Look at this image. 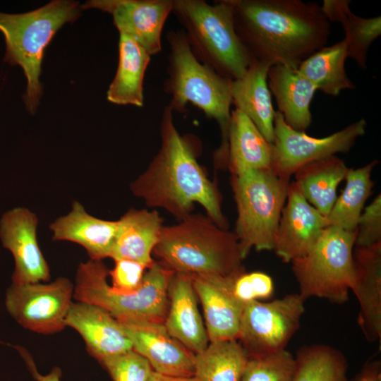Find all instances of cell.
Segmentation results:
<instances>
[{"mask_svg": "<svg viewBox=\"0 0 381 381\" xmlns=\"http://www.w3.org/2000/svg\"><path fill=\"white\" fill-rule=\"evenodd\" d=\"M236 33L252 60L297 68L326 46L330 23L301 0H229Z\"/></svg>", "mask_w": 381, "mask_h": 381, "instance_id": "cell-1", "label": "cell"}, {"mask_svg": "<svg viewBox=\"0 0 381 381\" xmlns=\"http://www.w3.org/2000/svg\"><path fill=\"white\" fill-rule=\"evenodd\" d=\"M160 136L157 154L131 185L134 195L148 206L164 208L179 221L190 214L197 202L214 224L227 229L219 191L199 165L188 141L177 131L173 111L167 105L162 115Z\"/></svg>", "mask_w": 381, "mask_h": 381, "instance_id": "cell-2", "label": "cell"}, {"mask_svg": "<svg viewBox=\"0 0 381 381\" xmlns=\"http://www.w3.org/2000/svg\"><path fill=\"white\" fill-rule=\"evenodd\" d=\"M152 253L174 272L229 277L246 272L235 234L201 214L163 226Z\"/></svg>", "mask_w": 381, "mask_h": 381, "instance_id": "cell-3", "label": "cell"}, {"mask_svg": "<svg viewBox=\"0 0 381 381\" xmlns=\"http://www.w3.org/2000/svg\"><path fill=\"white\" fill-rule=\"evenodd\" d=\"M170 52L164 90L171 96L168 107L183 113L190 103L219 126L222 142L218 158L226 163L228 133L232 98L231 80L201 63L193 53L183 31L171 30L166 35Z\"/></svg>", "mask_w": 381, "mask_h": 381, "instance_id": "cell-4", "label": "cell"}, {"mask_svg": "<svg viewBox=\"0 0 381 381\" xmlns=\"http://www.w3.org/2000/svg\"><path fill=\"white\" fill-rule=\"evenodd\" d=\"M171 13L199 61L231 80L245 73L252 59L236 33L229 0L213 5L203 0H173Z\"/></svg>", "mask_w": 381, "mask_h": 381, "instance_id": "cell-5", "label": "cell"}, {"mask_svg": "<svg viewBox=\"0 0 381 381\" xmlns=\"http://www.w3.org/2000/svg\"><path fill=\"white\" fill-rule=\"evenodd\" d=\"M82 8L71 0H54L42 7L20 14L0 13V31L6 44V60L20 66L27 80L23 99L33 114L42 95L40 80L44 51L64 24L78 19Z\"/></svg>", "mask_w": 381, "mask_h": 381, "instance_id": "cell-6", "label": "cell"}, {"mask_svg": "<svg viewBox=\"0 0 381 381\" xmlns=\"http://www.w3.org/2000/svg\"><path fill=\"white\" fill-rule=\"evenodd\" d=\"M147 270L137 291L119 294L108 284L109 270L102 260L90 259L78 267L73 298L104 308L118 321L164 323L169 308L168 286L174 272L160 262Z\"/></svg>", "mask_w": 381, "mask_h": 381, "instance_id": "cell-7", "label": "cell"}, {"mask_svg": "<svg viewBox=\"0 0 381 381\" xmlns=\"http://www.w3.org/2000/svg\"><path fill=\"white\" fill-rule=\"evenodd\" d=\"M289 179L272 169L231 174L237 209L235 234L243 259L252 248L273 250Z\"/></svg>", "mask_w": 381, "mask_h": 381, "instance_id": "cell-8", "label": "cell"}, {"mask_svg": "<svg viewBox=\"0 0 381 381\" xmlns=\"http://www.w3.org/2000/svg\"><path fill=\"white\" fill-rule=\"evenodd\" d=\"M355 240L356 231L329 226L306 254L291 262L304 300L318 297L339 305L349 301L355 278Z\"/></svg>", "mask_w": 381, "mask_h": 381, "instance_id": "cell-9", "label": "cell"}, {"mask_svg": "<svg viewBox=\"0 0 381 381\" xmlns=\"http://www.w3.org/2000/svg\"><path fill=\"white\" fill-rule=\"evenodd\" d=\"M305 301L298 294H291L269 302L253 301L246 304L238 341L248 358L285 350L300 328Z\"/></svg>", "mask_w": 381, "mask_h": 381, "instance_id": "cell-10", "label": "cell"}, {"mask_svg": "<svg viewBox=\"0 0 381 381\" xmlns=\"http://www.w3.org/2000/svg\"><path fill=\"white\" fill-rule=\"evenodd\" d=\"M366 127V121L361 119L328 136L314 138L289 127L276 111L271 169L279 176L290 179L308 163L349 152Z\"/></svg>", "mask_w": 381, "mask_h": 381, "instance_id": "cell-11", "label": "cell"}, {"mask_svg": "<svg viewBox=\"0 0 381 381\" xmlns=\"http://www.w3.org/2000/svg\"><path fill=\"white\" fill-rule=\"evenodd\" d=\"M74 284L60 277L48 283L13 284L8 288L5 306L23 328L53 334L64 330L73 298Z\"/></svg>", "mask_w": 381, "mask_h": 381, "instance_id": "cell-12", "label": "cell"}, {"mask_svg": "<svg viewBox=\"0 0 381 381\" xmlns=\"http://www.w3.org/2000/svg\"><path fill=\"white\" fill-rule=\"evenodd\" d=\"M172 6L173 0H90L81 8L109 13L119 34L133 39L152 56L162 49V30Z\"/></svg>", "mask_w": 381, "mask_h": 381, "instance_id": "cell-13", "label": "cell"}, {"mask_svg": "<svg viewBox=\"0 0 381 381\" xmlns=\"http://www.w3.org/2000/svg\"><path fill=\"white\" fill-rule=\"evenodd\" d=\"M37 216L24 207L6 212L0 222V238L15 261L13 284L46 282L49 267L38 245Z\"/></svg>", "mask_w": 381, "mask_h": 381, "instance_id": "cell-14", "label": "cell"}, {"mask_svg": "<svg viewBox=\"0 0 381 381\" xmlns=\"http://www.w3.org/2000/svg\"><path fill=\"white\" fill-rule=\"evenodd\" d=\"M327 226V217L305 199L294 181L290 182L273 250L283 262L291 263L306 254Z\"/></svg>", "mask_w": 381, "mask_h": 381, "instance_id": "cell-15", "label": "cell"}, {"mask_svg": "<svg viewBox=\"0 0 381 381\" xmlns=\"http://www.w3.org/2000/svg\"><path fill=\"white\" fill-rule=\"evenodd\" d=\"M133 349L146 358L154 371L176 377L194 376L195 354L167 332L162 322L119 321Z\"/></svg>", "mask_w": 381, "mask_h": 381, "instance_id": "cell-16", "label": "cell"}, {"mask_svg": "<svg viewBox=\"0 0 381 381\" xmlns=\"http://www.w3.org/2000/svg\"><path fill=\"white\" fill-rule=\"evenodd\" d=\"M200 300L209 341L237 339L244 305L231 292V278L216 274H190ZM236 276V275H235Z\"/></svg>", "mask_w": 381, "mask_h": 381, "instance_id": "cell-17", "label": "cell"}, {"mask_svg": "<svg viewBox=\"0 0 381 381\" xmlns=\"http://www.w3.org/2000/svg\"><path fill=\"white\" fill-rule=\"evenodd\" d=\"M66 326L77 331L90 355L97 361L133 349L120 322L104 308L86 302L73 301Z\"/></svg>", "mask_w": 381, "mask_h": 381, "instance_id": "cell-18", "label": "cell"}, {"mask_svg": "<svg viewBox=\"0 0 381 381\" xmlns=\"http://www.w3.org/2000/svg\"><path fill=\"white\" fill-rule=\"evenodd\" d=\"M351 291L359 303L358 325L369 342L381 341V243L354 247Z\"/></svg>", "mask_w": 381, "mask_h": 381, "instance_id": "cell-19", "label": "cell"}, {"mask_svg": "<svg viewBox=\"0 0 381 381\" xmlns=\"http://www.w3.org/2000/svg\"><path fill=\"white\" fill-rule=\"evenodd\" d=\"M167 293L169 308L164 324L168 333L194 354L202 351L209 339L190 274L174 272Z\"/></svg>", "mask_w": 381, "mask_h": 381, "instance_id": "cell-20", "label": "cell"}, {"mask_svg": "<svg viewBox=\"0 0 381 381\" xmlns=\"http://www.w3.org/2000/svg\"><path fill=\"white\" fill-rule=\"evenodd\" d=\"M118 221H108L89 214L75 201L72 210L51 224L54 241H68L82 246L90 260L110 258L114 245Z\"/></svg>", "mask_w": 381, "mask_h": 381, "instance_id": "cell-21", "label": "cell"}, {"mask_svg": "<svg viewBox=\"0 0 381 381\" xmlns=\"http://www.w3.org/2000/svg\"><path fill=\"white\" fill-rule=\"evenodd\" d=\"M271 66L252 60L245 73L231 80L232 104L242 111L270 143L274 141L276 111L267 83Z\"/></svg>", "mask_w": 381, "mask_h": 381, "instance_id": "cell-22", "label": "cell"}, {"mask_svg": "<svg viewBox=\"0 0 381 381\" xmlns=\"http://www.w3.org/2000/svg\"><path fill=\"white\" fill-rule=\"evenodd\" d=\"M267 83L285 123L306 132L312 123L310 104L315 87L297 70L283 65L270 67Z\"/></svg>", "mask_w": 381, "mask_h": 381, "instance_id": "cell-23", "label": "cell"}, {"mask_svg": "<svg viewBox=\"0 0 381 381\" xmlns=\"http://www.w3.org/2000/svg\"><path fill=\"white\" fill-rule=\"evenodd\" d=\"M118 221L114 245L110 258L126 259L150 267L155 260L151 254L157 244L162 218L156 210H128Z\"/></svg>", "mask_w": 381, "mask_h": 381, "instance_id": "cell-24", "label": "cell"}, {"mask_svg": "<svg viewBox=\"0 0 381 381\" xmlns=\"http://www.w3.org/2000/svg\"><path fill=\"white\" fill-rule=\"evenodd\" d=\"M272 145L240 110H231L226 164L231 174L271 169Z\"/></svg>", "mask_w": 381, "mask_h": 381, "instance_id": "cell-25", "label": "cell"}, {"mask_svg": "<svg viewBox=\"0 0 381 381\" xmlns=\"http://www.w3.org/2000/svg\"><path fill=\"white\" fill-rule=\"evenodd\" d=\"M150 55L133 39L120 33L119 64L107 97L119 105H143V80Z\"/></svg>", "mask_w": 381, "mask_h": 381, "instance_id": "cell-26", "label": "cell"}, {"mask_svg": "<svg viewBox=\"0 0 381 381\" xmlns=\"http://www.w3.org/2000/svg\"><path fill=\"white\" fill-rule=\"evenodd\" d=\"M349 169L343 159L332 155L302 166L294 174V182L305 199L327 217Z\"/></svg>", "mask_w": 381, "mask_h": 381, "instance_id": "cell-27", "label": "cell"}, {"mask_svg": "<svg viewBox=\"0 0 381 381\" xmlns=\"http://www.w3.org/2000/svg\"><path fill=\"white\" fill-rule=\"evenodd\" d=\"M351 2L349 0H324L320 7L329 23L341 25L348 57L361 68L365 69L369 49L381 34V17L358 16L351 11Z\"/></svg>", "mask_w": 381, "mask_h": 381, "instance_id": "cell-28", "label": "cell"}, {"mask_svg": "<svg viewBox=\"0 0 381 381\" xmlns=\"http://www.w3.org/2000/svg\"><path fill=\"white\" fill-rule=\"evenodd\" d=\"M347 57L346 44L343 40L316 51L303 61L297 70L317 90L338 96L344 90L355 89L345 69Z\"/></svg>", "mask_w": 381, "mask_h": 381, "instance_id": "cell-29", "label": "cell"}, {"mask_svg": "<svg viewBox=\"0 0 381 381\" xmlns=\"http://www.w3.org/2000/svg\"><path fill=\"white\" fill-rule=\"evenodd\" d=\"M377 164V160H373L359 168L349 169L344 179L345 187L326 217L329 226L349 231L356 230L365 203L373 193L374 182L371 176Z\"/></svg>", "mask_w": 381, "mask_h": 381, "instance_id": "cell-30", "label": "cell"}, {"mask_svg": "<svg viewBox=\"0 0 381 381\" xmlns=\"http://www.w3.org/2000/svg\"><path fill=\"white\" fill-rule=\"evenodd\" d=\"M248 358L237 339L211 341L195 354L193 377L198 381H239Z\"/></svg>", "mask_w": 381, "mask_h": 381, "instance_id": "cell-31", "label": "cell"}, {"mask_svg": "<svg viewBox=\"0 0 381 381\" xmlns=\"http://www.w3.org/2000/svg\"><path fill=\"white\" fill-rule=\"evenodd\" d=\"M292 381H349L348 362L339 350L323 344L303 346L295 356Z\"/></svg>", "mask_w": 381, "mask_h": 381, "instance_id": "cell-32", "label": "cell"}, {"mask_svg": "<svg viewBox=\"0 0 381 381\" xmlns=\"http://www.w3.org/2000/svg\"><path fill=\"white\" fill-rule=\"evenodd\" d=\"M295 356L286 349L265 356L248 358L239 381H292Z\"/></svg>", "mask_w": 381, "mask_h": 381, "instance_id": "cell-33", "label": "cell"}, {"mask_svg": "<svg viewBox=\"0 0 381 381\" xmlns=\"http://www.w3.org/2000/svg\"><path fill=\"white\" fill-rule=\"evenodd\" d=\"M98 362L113 381H150L154 372L148 361L133 349Z\"/></svg>", "mask_w": 381, "mask_h": 381, "instance_id": "cell-34", "label": "cell"}, {"mask_svg": "<svg viewBox=\"0 0 381 381\" xmlns=\"http://www.w3.org/2000/svg\"><path fill=\"white\" fill-rule=\"evenodd\" d=\"M231 292L244 306L253 301L268 299L274 294L271 276L262 272H243L231 278Z\"/></svg>", "mask_w": 381, "mask_h": 381, "instance_id": "cell-35", "label": "cell"}, {"mask_svg": "<svg viewBox=\"0 0 381 381\" xmlns=\"http://www.w3.org/2000/svg\"><path fill=\"white\" fill-rule=\"evenodd\" d=\"M381 243V195L364 207L356 230L355 246L370 247Z\"/></svg>", "mask_w": 381, "mask_h": 381, "instance_id": "cell-36", "label": "cell"}, {"mask_svg": "<svg viewBox=\"0 0 381 381\" xmlns=\"http://www.w3.org/2000/svg\"><path fill=\"white\" fill-rule=\"evenodd\" d=\"M114 262V268L109 270L111 290L119 294H131L137 291L147 268L140 262L126 259H117Z\"/></svg>", "mask_w": 381, "mask_h": 381, "instance_id": "cell-37", "label": "cell"}, {"mask_svg": "<svg viewBox=\"0 0 381 381\" xmlns=\"http://www.w3.org/2000/svg\"><path fill=\"white\" fill-rule=\"evenodd\" d=\"M352 381H381L380 360H368Z\"/></svg>", "mask_w": 381, "mask_h": 381, "instance_id": "cell-38", "label": "cell"}, {"mask_svg": "<svg viewBox=\"0 0 381 381\" xmlns=\"http://www.w3.org/2000/svg\"><path fill=\"white\" fill-rule=\"evenodd\" d=\"M21 354L23 355L30 372L37 381H61V370L59 367H54L48 374L42 375L37 371L35 365L28 356L29 354L25 353V351L21 353Z\"/></svg>", "mask_w": 381, "mask_h": 381, "instance_id": "cell-39", "label": "cell"}, {"mask_svg": "<svg viewBox=\"0 0 381 381\" xmlns=\"http://www.w3.org/2000/svg\"><path fill=\"white\" fill-rule=\"evenodd\" d=\"M150 381H198L194 377H176L169 375H165L153 372Z\"/></svg>", "mask_w": 381, "mask_h": 381, "instance_id": "cell-40", "label": "cell"}]
</instances>
